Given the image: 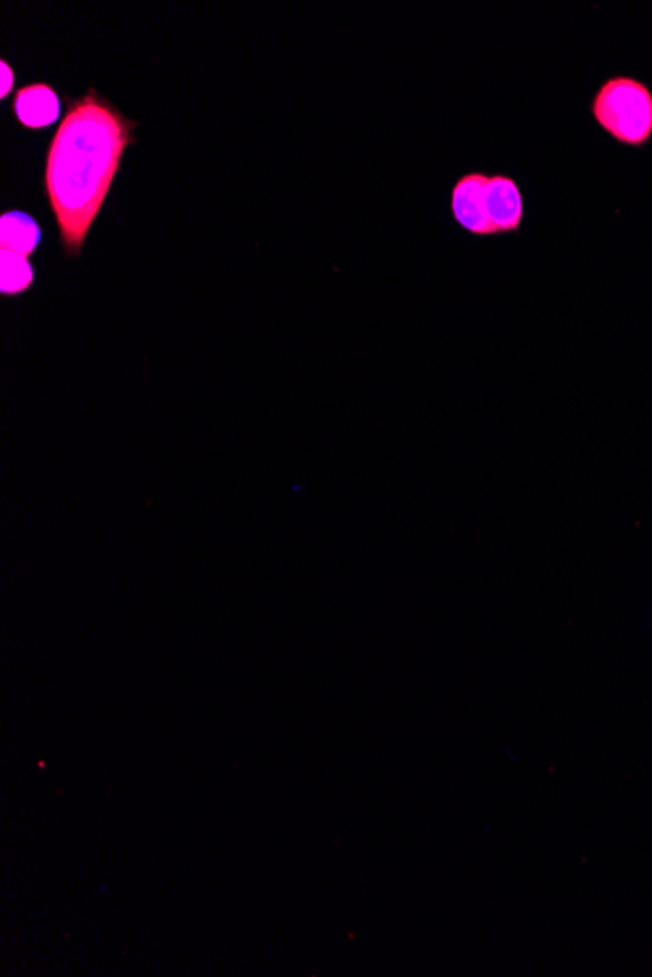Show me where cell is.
<instances>
[{
    "label": "cell",
    "instance_id": "cell-3",
    "mask_svg": "<svg viewBox=\"0 0 652 977\" xmlns=\"http://www.w3.org/2000/svg\"><path fill=\"white\" fill-rule=\"evenodd\" d=\"M484 207L494 236L516 235L524 225V191L518 180L506 172L489 174L484 186Z\"/></svg>",
    "mask_w": 652,
    "mask_h": 977
},
{
    "label": "cell",
    "instance_id": "cell-2",
    "mask_svg": "<svg viewBox=\"0 0 652 977\" xmlns=\"http://www.w3.org/2000/svg\"><path fill=\"white\" fill-rule=\"evenodd\" d=\"M595 125L627 149H644L652 143V88L633 75H612L602 81L588 103Z\"/></svg>",
    "mask_w": 652,
    "mask_h": 977
},
{
    "label": "cell",
    "instance_id": "cell-5",
    "mask_svg": "<svg viewBox=\"0 0 652 977\" xmlns=\"http://www.w3.org/2000/svg\"><path fill=\"white\" fill-rule=\"evenodd\" d=\"M14 115L28 129H44L58 122L61 100L48 83L22 86L12 98Z\"/></svg>",
    "mask_w": 652,
    "mask_h": 977
},
{
    "label": "cell",
    "instance_id": "cell-1",
    "mask_svg": "<svg viewBox=\"0 0 652 977\" xmlns=\"http://www.w3.org/2000/svg\"><path fill=\"white\" fill-rule=\"evenodd\" d=\"M65 115L49 145L44 182L63 248L66 255L78 256L102 211L123 152L135 141V122L95 88L81 98L65 96Z\"/></svg>",
    "mask_w": 652,
    "mask_h": 977
},
{
    "label": "cell",
    "instance_id": "cell-8",
    "mask_svg": "<svg viewBox=\"0 0 652 977\" xmlns=\"http://www.w3.org/2000/svg\"><path fill=\"white\" fill-rule=\"evenodd\" d=\"M14 83H16V75H14L12 66L7 61H0V85H2L0 98H7L10 95V90L14 88Z\"/></svg>",
    "mask_w": 652,
    "mask_h": 977
},
{
    "label": "cell",
    "instance_id": "cell-7",
    "mask_svg": "<svg viewBox=\"0 0 652 977\" xmlns=\"http://www.w3.org/2000/svg\"><path fill=\"white\" fill-rule=\"evenodd\" d=\"M0 292L4 295H19L29 289L34 283V268L28 256L16 255L10 250L0 252Z\"/></svg>",
    "mask_w": 652,
    "mask_h": 977
},
{
    "label": "cell",
    "instance_id": "cell-6",
    "mask_svg": "<svg viewBox=\"0 0 652 977\" xmlns=\"http://www.w3.org/2000/svg\"><path fill=\"white\" fill-rule=\"evenodd\" d=\"M41 240L38 221L24 211H9L0 219V245L2 250L32 256Z\"/></svg>",
    "mask_w": 652,
    "mask_h": 977
},
{
    "label": "cell",
    "instance_id": "cell-4",
    "mask_svg": "<svg viewBox=\"0 0 652 977\" xmlns=\"http://www.w3.org/2000/svg\"><path fill=\"white\" fill-rule=\"evenodd\" d=\"M487 178H489V174L481 170L465 172L455 180L454 186H452V196H450V206H452L455 223L462 226L465 233L479 236V238L494 236L489 217H487V207H484Z\"/></svg>",
    "mask_w": 652,
    "mask_h": 977
}]
</instances>
